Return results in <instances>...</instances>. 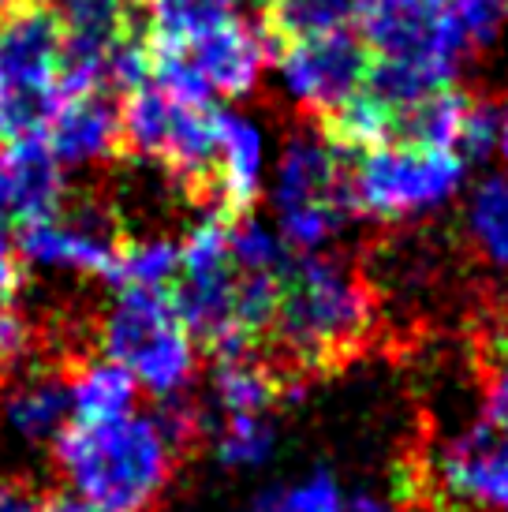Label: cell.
<instances>
[{
	"mask_svg": "<svg viewBox=\"0 0 508 512\" xmlns=\"http://www.w3.org/2000/svg\"><path fill=\"white\" fill-rule=\"evenodd\" d=\"M49 453L64 490L109 509L150 512L169 494L184 445L169 434L157 408H135L101 423H68Z\"/></svg>",
	"mask_w": 508,
	"mask_h": 512,
	"instance_id": "6da1fadb",
	"label": "cell"
},
{
	"mask_svg": "<svg viewBox=\"0 0 508 512\" xmlns=\"http://www.w3.org/2000/svg\"><path fill=\"white\" fill-rule=\"evenodd\" d=\"M378 326V299L352 258L292 255L269 337L292 367L322 370L352 359Z\"/></svg>",
	"mask_w": 508,
	"mask_h": 512,
	"instance_id": "7a4b0ae2",
	"label": "cell"
},
{
	"mask_svg": "<svg viewBox=\"0 0 508 512\" xmlns=\"http://www.w3.org/2000/svg\"><path fill=\"white\" fill-rule=\"evenodd\" d=\"M352 165L325 128H296L284 135L269 169L273 225L292 255L333 251L352 225Z\"/></svg>",
	"mask_w": 508,
	"mask_h": 512,
	"instance_id": "3957f363",
	"label": "cell"
},
{
	"mask_svg": "<svg viewBox=\"0 0 508 512\" xmlns=\"http://www.w3.org/2000/svg\"><path fill=\"white\" fill-rule=\"evenodd\" d=\"M98 356L116 359L146 397L180 400L202 370V344L191 337L169 292L116 288L98 314Z\"/></svg>",
	"mask_w": 508,
	"mask_h": 512,
	"instance_id": "277c9868",
	"label": "cell"
},
{
	"mask_svg": "<svg viewBox=\"0 0 508 512\" xmlns=\"http://www.w3.org/2000/svg\"><path fill=\"white\" fill-rule=\"evenodd\" d=\"M273 38L266 12H251L187 42H146L150 79L180 98L236 105L251 98L273 68Z\"/></svg>",
	"mask_w": 508,
	"mask_h": 512,
	"instance_id": "5b68a950",
	"label": "cell"
},
{
	"mask_svg": "<svg viewBox=\"0 0 508 512\" xmlns=\"http://www.w3.org/2000/svg\"><path fill=\"white\" fill-rule=\"evenodd\" d=\"M467 165L452 150H434L408 139L363 150L352 165L355 217L378 225H415L438 217L467 191Z\"/></svg>",
	"mask_w": 508,
	"mask_h": 512,
	"instance_id": "8992f818",
	"label": "cell"
},
{
	"mask_svg": "<svg viewBox=\"0 0 508 512\" xmlns=\"http://www.w3.org/2000/svg\"><path fill=\"white\" fill-rule=\"evenodd\" d=\"M64 98V42L45 4L0 15V139H42Z\"/></svg>",
	"mask_w": 508,
	"mask_h": 512,
	"instance_id": "52a82bcc",
	"label": "cell"
},
{
	"mask_svg": "<svg viewBox=\"0 0 508 512\" xmlns=\"http://www.w3.org/2000/svg\"><path fill=\"white\" fill-rule=\"evenodd\" d=\"M217 113L221 105L169 94L146 79L120 98L124 150L187 187H210L217 157Z\"/></svg>",
	"mask_w": 508,
	"mask_h": 512,
	"instance_id": "ba28073f",
	"label": "cell"
},
{
	"mask_svg": "<svg viewBox=\"0 0 508 512\" xmlns=\"http://www.w3.org/2000/svg\"><path fill=\"white\" fill-rule=\"evenodd\" d=\"M228 217L225 210H202L195 225H187L180 277L169 288L191 337L217 356L251 348L240 329V273L228 255Z\"/></svg>",
	"mask_w": 508,
	"mask_h": 512,
	"instance_id": "9c48e42d",
	"label": "cell"
},
{
	"mask_svg": "<svg viewBox=\"0 0 508 512\" xmlns=\"http://www.w3.org/2000/svg\"><path fill=\"white\" fill-rule=\"evenodd\" d=\"M370 64L374 57L359 30H333L284 42L273 57V79L292 109L325 120L363 94Z\"/></svg>",
	"mask_w": 508,
	"mask_h": 512,
	"instance_id": "30bf717a",
	"label": "cell"
},
{
	"mask_svg": "<svg viewBox=\"0 0 508 512\" xmlns=\"http://www.w3.org/2000/svg\"><path fill=\"white\" fill-rule=\"evenodd\" d=\"M120 225L105 206L83 202L64 206L57 214L15 228V247L27 270L57 273V277H83V281H109L120 251Z\"/></svg>",
	"mask_w": 508,
	"mask_h": 512,
	"instance_id": "8fae6325",
	"label": "cell"
},
{
	"mask_svg": "<svg viewBox=\"0 0 508 512\" xmlns=\"http://www.w3.org/2000/svg\"><path fill=\"white\" fill-rule=\"evenodd\" d=\"M355 30L374 60H419L449 83L467 64L449 30L445 0H367Z\"/></svg>",
	"mask_w": 508,
	"mask_h": 512,
	"instance_id": "7c38bea8",
	"label": "cell"
},
{
	"mask_svg": "<svg viewBox=\"0 0 508 512\" xmlns=\"http://www.w3.org/2000/svg\"><path fill=\"white\" fill-rule=\"evenodd\" d=\"M430 483L449 505L508 512V434H490L471 419L434 449Z\"/></svg>",
	"mask_w": 508,
	"mask_h": 512,
	"instance_id": "4fadbf2b",
	"label": "cell"
},
{
	"mask_svg": "<svg viewBox=\"0 0 508 512\" xmlns=\"http://www.w3.org/2000/svg\"><path fill=\"white\" fill-rule=\"evenodd\" d=\"M42 143L60 161V169H98L124 150L120 101L105 90H71L45 124Z\"/></svg>",
	"mask_w": 508,
	"mask_h": 512,
	"instance_id": "5bb4252c",
	"label": "cell"
},
{
	"mask_svg": "<svg viewBox=\"0 0 508 512\" xmlns=\"http://www.w3.org/2000/svg\"><path fill=\"white\" fill-rule=\"evenodd\" d=\"M273 146L266 128L243 109L221 105L217 113V157H213L210 191L221 199L225 214H251L254 202L266 195Z\"/></svg>",
	"mask_w": 508,
	"mask_h": 512,
	"instance_id": "9a60e30c",
	"label": "cell"
},
{
	"mask_svg": "<svg viewBox=\"0 0 508 512\" xmlns=\"http://www.w3.org/2000/svg\"><path fill=\"white\" fill-rule=\"evenodd\" d=\"M68 202V172L42 139H0V221L27 225Z\"/></svg>",
	"mask_w": 508,
	"mask_h": 512,
	"instance_id": "2e32d148",
	"label": "cell"
},
{
	"mask_svg": "<svg viewBox=\"0 0 508 512\" xmlns=\"http://www.w3.org/2000/svg\"><path fill=\"white\" fill-rule=\"evenodd\" d=\"M71 423L68 374L53 367H27L12 374L0 393V430L15 445H53Z\"/></svg>",
	"mask_w": 508,
	"mask_h": 512,
	"instance_id": "e0dca14e",
	"label": "cell"
},
{
	"mask_svg": "<svg viewBox=\"0 0 508 512\" xmlns=\"http://www.w3.org/2000/svg\"><path fill=\"white\" fill-rule=\"evenodd\" d=\"M284 397V385L277 370L266 359L247 352H228L217 356L206 378V412L213 419H228V415H277V404ZM213 419H206L210 427Z\"/></svg>",
	"mask_w": 508,
	"mask_h": 512,
	"instance_id": "ac0fdd59",
	"label": "cell"
},
{
	"mask_svg": "<svg viewBox=\"0 0 508 512\" xmlns=\"http://www.w3.org/2000/svg\"><path fill=\"white\" fill-rule=\"evenodd\" d=\"M139 397V382L116 359H83L68 374L71 423H101V419H116V415L135 412Z\"/></svg>",
	"mask_w": 508,
	"mask_h": 512,
	"instance_id": "d6986e66",
	"label": "cell"
},
{
	"mask_svg": "<svg viewBox=\"0 0 508 512\" xmlns=\"http://www.w3.org/2000/svg\"><path fill=\"white\" fill-rule=\"evenodd\" d=\"M464 236L490 270L508 277V176L490 172L467 191Z\"/></svg>",
	"mask_w": 508,
	"mask_h": 512,
	"instance_id": "ffe728a7",
	"label": "cell"
},
{
	"mask_svg": "<svg viewBox=\"0 0 508 512\" xmlns=\"http://www.w3.org/2000/svg\"><path fill=\"white\" fill-rule=\"evenodd\" d=\"M180 277V236L169 232H142L120 243L109 273L113 288H146V292H169Z\"/></svg>",
	"mask_w": 508,
	"mask_h": 512,
	"instance_id": "44dd1931",
	"label": "cell"
},
{
	"mask_svg": "<svg viewBox=\"0 0 508 512\" xmlns=\"http://www.w3.org/2000/svg\"><path fill=\"white\" fill-rule=\"evenodd\" d=\"M251 12H258V0H146V42H187Z\"/></svg>",
	"mask_w": 508,
	"mask_h": 512,
	"instance_id": "7402d4cb",
	"label": "cell"
},
{
	"mask_svg": "<svg viewBox=\"0 0 508 512\" xmlns=\"http://www.w3.org/2000/svg\"><path fill=\"white\" fill-rule=\"evenodd\" d=\"M213 456L225 471H258L277 453V415H228L210 427Z\"/></svg>",
	"mask_w": 508,
	"mask_h": 512,
	"instance_id": "603a6c76",
	"label": "cell"
},
{
	"mask_svg": "<svg viewBox=\"0 0 508 512\" xmlns=\"http://www.w3.org/2000/svg\"><path fill=\"white\" fill-rule=\"evenodd\" d=\"M367 0H266V23L281 38H311L333 30H355Z\"/></svg>",
	"mask_w": 508,
	"mask_h": 512,
	"instance_id": "cb8c5ba5",
	"label": "cell"
},
{
	"mask_svg": "<svg viewBox=\"0 0 508 512\" xmlns=\"http://www.w3.org/2000/svg\"><path fill=\"white\" fill-rule=\"evenodd\" d=\"M228 255L240 273H277L281 277L292 262V251L281 240L277 225L254 214L228 217Z\"/></svg>",
	"mask_w": 508,
	"mask_h": 512,
	"instance_id": "d4e9b609",
	"label": "cell"
},
{
	"mask_svg": "<svg viewBox=\"0 0 508 512\" xmlns=\"http://www.w3.org/2000/svg\"><path fill=\"white\" fill-rule=\"evenodd\" d=\"M344 486L329 468L307 471L303 479H292L284 486H273L262 498H254L247 512H344Z\"/></svg>",
	"mask_w": 508,
	"mask_h": 512,
	"instance_id": "484cf974",
	"label": "cell"
},
{
	"mask_svg": "<svg viewBox=\"0 0 508 512\" xmlns=\"http://www.w3.org/2000/svg\"><path fill=\"white\" fill-rule=\"evenodd\" d=\"M445 12L464 57L494 49L508 30V0H445Z\"/></svg>",
	"mask_w": 508,
	"mask_h": 512,
	"instance_id": "4316f807",
	"label": "cell"
},
{
	"mask_svg": "<svg viewBox=\"0 0 508 512\" xmlns=\"http://www.w3.org/2000/svg\"><path fill=\"white\" fill-rule=\"evenodd\" d=\"M34 341H38V333L27 314L19 311L12 299H0V378L27 370L30 356H34Z\"/></svg>",
	"mask_w": 508,
	"mask_h": 512,
	"instance_id": "83f0119b",
	"label": "cell"
},
{
	"mask_svg": "<svg viewBox=\"0 0 508 512\" xmlns=\"http://www.w3.org/2000/svg\"><path fill=\"white\" fill-rule=\"evenodd\" d=\"M475 423L490 434H508V352L494 359V367L486 370L479 393V412Z\"/></svg>",
	"mask_w": 508,
	"mask_h": 512,
	"instance_id": "f1b7e54d",
	"label": "cell"
},
{
	"mask_svg": "<svg viewBox=\"0 0 508 512\" xmlns=\"http://www.w3.org/2000/svg\"><path fill=\"white\" fill-rule=\"evenodd\" d=\"M23 277H27V266L15 247V232L8 221H0V299H12L23 288Z\"/></svg>",
	"mask_w": 508,
	"mask_h": 512,
	"instance_id": "f546056e",
	"label": "cell"
},
{
	"mask_svg": "<svg viewBox=\"0 0 508 512\" xmlns=\"http://www.w3.org/2000/svg\"><path fill=\"white\" fill-rule=\"evenodd\" d=\"M0 512H45V501L27 483L0 475Z\"/></svg>",
	"mask_w": 508,
	"mask_h": 512,
	"instance_id": "4dcf8cb0",
	"label": "cell"
},
{
	"mask_svg": "<svg viewBox=\"0 0 508 512\" xmlns=\"http://www.w3.org/2000/svg\"><path fill=\"white\" fill-rule=\"evenodd\" d=\"M344 512H408V509H404V505H396L393 498H385V494L359 490V494H348V501H344Z\"/></svg>",
	"mask_w": 508,
	"mask_h": 512,
	"instance_id": "1f68e13d",
	"label": "cell"
},
{
	"mask_svg": "<svg viewBox=\"0 0 508 512\" xmlns=\"http://www.w3.org/2000/svg\"><path fill=\"white\" fill-rule=\"evenodd\" d=\"M45 512H124V509H109V505H101V501L79 498V494L64 490V494L45 501Z\"/></svg>",
	"mask_w": 508,
	"mask_h": 512,
	"instance_id": "d6a6232c",
	"label": "cell"
},
{
	"mask_svg": "<svg viewBox=\"0 0 508 512\" xmlns=\"http://www.w3.org/2000/svg\"><path fill=\"white\" fill-rule=\"evenodd\" d=\"M494 154L501 157L505 176H508V98L497 105V146H494Z\"/></svg>",
	"mask_w": 508,
	"mask_h": 512,
	"instance_id": "836d02e7",
	"label": "cell"
},
{
	"mask_svg": "<svg viewBox=\"0 0 508 512\" xmlns=\"http://www.w3.org/2000/svg\"><path fill=\"white\" fill-rule=\"evenodd\" d=\"M19 4H27V0H0V15H8V12H15Z\"/></svg>",
	"mask_w": 508,
	"mask_h": 512,
	"instance_id": "e575fe53",
	"label": "cell"
}]
</instances>
